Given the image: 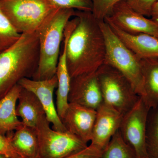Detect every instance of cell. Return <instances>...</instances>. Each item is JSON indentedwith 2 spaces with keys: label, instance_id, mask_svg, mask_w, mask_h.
<instances>
[{
  "label": "cell",
  "instance_id": "cell-1",
  "mask_svg": "<svg viewBox=\"0 0 158 158\" xmlns=\"http://www.w3.org/2000/svg\"><path fill=\"white\" fill-rule=\"evenodd\" d=\"M75 27L67 40L66 59L71 78L96 72L104 63L106 48L99 20L92 12L76 11Z\"/></svg>",
  "mask_w": 158,
  "mask_h": 158
},
{
  "label": "cell",
  "instance_id": "cell-2",
  "mask_svg": "<svg viewBox=\"0 0 158 158\" xmlns=\"http://www.w3.org/2000/svg\"><path fill=\"white\" fill-rule=\"evenodd\" d=\"M39 60V41L36 32L22 34L14 45L0 53V99L22 79H32Z\"/></svg>",
  "mask_w": 158,
  "mask_h": 158
},
{
  "label": "cell",
  "instance_id": "cell-3",
  "mask_svg": "<svg viewBox=\"0 0 158 158\" xmlns=\"http://www.w3.org/2000/svg\"><path fill=\"white\" fill-rule=\"evenodd\" d=\"M75 10L59 8L42 23L36 32L39 44V60L32 79L42 81L56 74L64 31L69 21L75 15Z\"/></svg>",
  "mask_w": 158,
  "mask_h": 158
},
{
  "label": "cell",
  "instance_id": "cell-4",
  "mask_svg": "<svg viewBox=\"0 0 158 158\" xmlns=\"http://www.w3.org/2000/svg\"><path fill=\"white\" fill-rule=\"evenodd\" d=\"M104 37L106 53L104 64L120 72L129 81L136 93L142 94V77L140 59L128 48L104 20H99Z\"/></svg>",
  "mask_w": 158,
  "mask_h": 158
},
{
  "label": "cell",
  "instance_id": "cell-5",
  "mask_svg": "<svg viewBox=\"0 0 158 158\" xmlns=\"http://www.w3.org/2000/svg\"><path fill=\"white\" fill-rule=\"evenodd\" d=\"M0 8L21 34L36 32L59 7L50 0H0Z\"/></svg>",
  "mask_w": 158,
  "mask_h": 158
},
{
  "label": "cell",
  "instance_id": "cell-6",
  "mask_svg": "<svg viewBox=\"0 0 158 158\" xmlns=\"http://www.w3.org/2000/svg\"><path fill=\"white\" fill-rule=\"evenodd\" d=\"M96 73L103 103L123 116L135 105L140 96L129 81L112 66L103 64Z\"/></svg>",
  "mask_w": 158,
  "mask_h": 158
},
{
  "label": "cell",
  "instance_id": "cell-7",
  "mask_svg": "<svg viewBox=\"0 0 158 158\" xmlns=\"http://www.w3.org/2000/svg\"><path fill=\"white\" fill-rule=\"evenodd\" d=\"M39 143L40 158H64L88 146L85 143L68 131H56L46 117L35 128Z\"/></svg>",
  "mask_w": 158,
  "mask_h": 158
},
{
  "label": "cell",
  "instance_id": "cell-8",
  "mask_svg": "<svg viewBox=\"0 0 158 158\" xmlns=\"http://www.w3.org/2000/svg\"><path fill=\"white\" fill-rule=\"evenodd\" d=\"M151 108L140 97L135 105L123 116L119 132L134 150L137 158H147L145 138Z\"/></svg>",
  "mask_w": 158,
  "mask_h": 158
},
{
  "label": "cell",
  "instance_id": "cell-9",
  "mask_svg": "<svg viewBox=\"0 0 158 158\" xmlns=\"http://www.w3.org/2000/svg\"><path fill=\"white\" fill-rule=\"evenodd\" d=\"M104 20L130 34H147L158 37V25L134 10L126 0L116 4Z\"/></svg>",
  "mask_w": 158,
  "mask_h": 158
},
{
  "label": "cell",
  "instance_id": "cell-10",
  "mask_svg": "<svg viewBox=\"0 0 158 158\" xmlns=\"http://www.w3.org/2000/svg\"><path fill=\"white\" fill-rule=\"evenodd\" d=\"M18 84L22 88L33 92L38 98L52 129L59 131H67L58 115L54 101V91L58 86L56 75L42 81L25 78L22 79Z\"/></svg>",
  "mask_w": 158,
  "mask_h": 158
},
{
  "label": "cell",
  "instance_id": "cell-11",
  "mask_svg": "<svg viewBox=\"0 0 158 158\" xmlns=\"http://www.w3.org/2000/svg\"><path fill=\"white\" fill-rule=\"evenodd\" d=\"M68 102L95 110L103 103L96 72L71 78Z\"/></svg>",
  "mask_w": 158,
  "mask_h": 158
},
{
  "label": "cell",
  "instance_id": "cell-12",
  "mask_svg": "<svg viewBox=\"0 0 158 158\" xmlns=\"http://www.w3.org/2000/svg\"><path fill=\"white\" fill-rule=\"evenodd\" d=\"M96 113L93 109L69 103L61 120L67 131L88 144L91 140Z\"/></svg>",
  "mask_w": 158,
  "mask_h": 158
},
{
  "label": "cell",
  "instance_id": "cell-13",
  "mask_svg": "<svg viewBox=\"0 0 158 158\" xmlns=\"http://www.w3.org/2000/svg\"><path fill=\"white\" fill-rule=\"evenodd\" d=\"M96 112L90 144L103 151L119 130L123 116L104 103L96 110Z\"/></svg>",
  "mask_w": 158,
  "mask_h": 158
},
{
  "label": "cell",
  "instance_id": "cell-14",
  "mask_svg": "<svg viewBox=\"0 0 158 158\" xmlns=\"http://www.w3.org/2000/svg\"><path fill=\"white\" fill-rule=\"evenodd\" d=\"M77 23V19L74 18L70 19L66 25L64 31L63 46L60 52L57 65L56 75L58 80V86L56 92V105L57 113L61 119L64 116L69 104L68 94L70 88L71 77L66 63V44Z\"/></svg>",
  "mask_w": 158,
  "mask_h": 158
},
{
  "label": "cell",
  "instance_id": "cell-15",
  "mask_svg": "<svg viewBox=\"0 0 158 158\" xmlns=\"http://www.w3.org/2000/svg\"><path fill=\"white\" fill-rule=\"evenodd\" d=\"M109 24L117 37L138 59L158 58V37L144 33L128 34L113 25Z\"/></svg>",
  "mask_w": 158,
  "mask_h": 158
},
{
  "label": "cell",
  "instance_id": "cell-16",
  "mask_svg": "<svg viewBox=\"0 0 158 158\" xmlns=\"http://www.w3.org/2000/svg\"><path fill=\"white\" fill-rule=\"evenodd\" d=\"M22 87L15 86L0 99V134L7 136L23 124L16 113V106Z\"/></svg>",
  "mask_w": 158,
  "mask_h": 158
},
{
  "label": "cell",
  "instance_id": "cell-17",
  "mask_svg": "<svg viewBox=\"0 0 158 158\" xmlns=\"http://www.w3.org/2000/svg\"><path fill=\"white\" fill-rule=\"evenodd\" d=\"M16 113L24 125L34 129L46 117L38 98L33 92L22 87L18 100Z\"/></svg>",
  "mask_w": 158,
  "mask_h": 158
},
{
  "label": "cell",
  "instance_id": "cell-18",
  "mask_svg": "<svg viewBox=\"0 0 158 158\" xmlns=\"http://www.w3.org/2000/svg\"><path fill=\"white\" fill-rule=\"evenodd\" d=\"M142 77L141 97L151 109L158 106V58L140 59Z\"/></svg>",
  "mask_w": 158,
  "mask_h": 158
},
{
  "label": "cell",
  "instance_id": "cell-19",
  "mask_svg": "<svg viewBox=\"0 0 158 158\" xmlns=\"http://www.w3.org/2000/svg\"><path fill=\"white\" fill-rule=\"evenodd\" d=\"M6 136L10 138L12 146L23 158H40L35 129L23 124Z\"/></svg>",
  "mask_w": 158,
  "mask_h": 158
},
{
  "label": "cell",
  "instance_id": "cell-20",
  "mask_svg": "<svg viewBox=\"0 0 158 158\" xmlns=\"http://www.w3.org/2000/svg\"><path fill=\"white\" fill-rule=\"evenodd\" d=\"M101 158H137L135 150L117 131L103 151Z\"/></svg>",
  "mask_w": 158,
  "mask_h": 158
},
{
  "label": "cell",
  "instance_id": "cell-21",
  "mask_svg": "<svg viewBox=\"0 0 158 158\" xmlns=\"http://www.w3.org/2000/svg\"><path fill=\"white\" fill-rule=\"evenodd\" d=\"M147 158H158V106L151 109L145 138Z\"/></svg>",
  "mask_w": 158,
  "mask_h": 158
},
{
  "label": "cell",
  "instance_id": "cell-22",
  "mask_svg": "<svg viewBox=\"0 0 158 158\" xmlns=\"http://www.w3.org/2000/svg\"><path fill=\"white\" fill-rule=\"evenodd\" d=\"M21 36L0 8V53L14 45Z\"/></svg>",
  "mask_w": 158,
  "mask_h": 158
},
{
  "label": "cell",
  "instance_id": "cell-23",
  "mask_svg": "<svg viewBox=\"0 0 158 158\" xmlns=\"http://www.w3.org/2000/svg\"><path fill=\"white\" fill-rule=\"evenodd\" d=\"M60 8L73 9L75 11L92 12V0H50Z\"/></svg>",
  "mask_w": 158,
  "mask_h": 158
},
{
  "label": "cell",
  "instance_id": "cell-24",
  "mask_svg": "<svg viewBox=\"0 0 158 158\" xmlns=\"http://www.w3.org/2000/svg\"><path fill=\"white\" fill-rule=\"evenodd\" d=\"M124 0H92V13L98 20H104L113 7Z\"/></svg>",
  "mask_w": 158,
  "mask_h": 158
},
{
  "label": "cell",
  "instance_id": "cell-25",
  "mask_svg": "<svg viewBox=\"0 0 158 158\" xmlns=\"http://www.w3.org/2000/svg\"><path fill=\"white\" fill-rule=\"evenodd\" d=\"M130 7L138 13L150 17L154 6L158 0H126Z\"/></svg>",
  "mask_w": 158,
  "mask_h": 158
},
{
  "label": "cell",
  "instance_id": "cell-26",
  "mask_svg": "<svg viewBox=\"0 0 158 158\" xmlns=\"http://www.w3.org/2000/svg\"><path fill=\"white\" fill-rule=\"evenodd\" d=\"M0 154L9 158H23L12 146L10 138L0 134Z\"/></svg>",
  "mask_w": 158,
  "mask_h": 158
},
{
  "label": "cell",
  "instance_id": "cell-27",
  "mask_svg": "<svg viewBox=\"0 0 158 158\" xmlns=\"http://www.w3.org/2000/svg\"><path fill=\"white\" fill-rule=\"evenodd\" d=\"M103 151L90 144L84 149L64 158H101Z\"/></svg>",
  "mask_w": 158,
  "mask_h": 158
},
{
  "label": "cell",
  "instance_id": "cell-28",
  "mask_svg": "<svg viewBox=\"0 0 158 158\" xmlns=\"http://www.w3.org/2000/svg\"><path fill=\"white\" fill-rule=\"evenodd\" d=\"M150 17L151 19L158 25V0L153 8Z\"/></svg>",
  "mask_w": 158,
  "mask_h": 158
},
{
  "label": "cell",
  "instance_id": "cell-29",
  "mask_svg": "<svg viewBox=\"0 0 158 158\" xmlns=\"http://www.w3.org/2000/svg\"><path fill=\"white\" fill-rule=\"evenodd\" d=\"M0 158H9L8 157L6 156L5 155H1L0 154Z\"/></svg>",
  "mask_w": 158,
  "mask_h": 158
}]
</instances>
